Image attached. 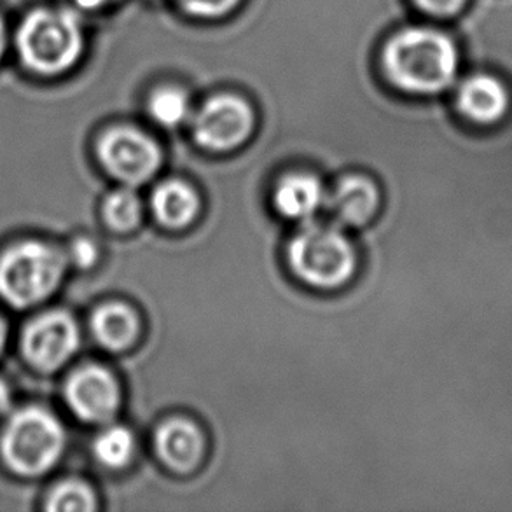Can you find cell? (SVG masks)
<instances>
[{"label":"cell","mask_w":512,"mask_h":512,"mask_svg":"<svg viewBox=\"0 0 512 512\" xmlns=\"http://www.w3.org/2000/svg\"><path fill=\"white\" fill-rule=\"evenodd\" d=\"M112 0H76V4L83 9H100L105 4H109Z\"/></svg>","instance_id":"cb8c5ba5"},{"label":"cell","mask_w":512,"mask_h":512,"mask_svg":"<svg viewBox=\"0 0 512 512\" xmlns=\"http://www.w3.org/2000/svg\"><path fill=\"white\" fill-rule=\"evenodd\" d=\"M457 98L460 112L478 125L499 123L511 107L506 84L490 74H476L465 79Z\"/></svg>","instance_id":"30bf717a"},{"label":"cell","mask_w":512,"mask_h":512,"mask_svg":"<svg viewBox=\"0 0 512 512\" xmlns=\"http://www.w3.org/2000/svg\"><path fill=\"white\" fill-rule=\"evenodd\" d=\"M79 346L76 322L65 313L53 312L34 320L23 334V352L39 371H56L69 362Z\"/></svg>","instance_id":"ba28073f"},{"label":"cell","mask_w":512,"mask_h":512,"mask_svg":"<svg viewBox=\"0 0 512 512\" xmlns=\"http://www.w3.org/2000/svg\"><path fill=\"white\" fill-rule=\"evenodd\" d=\"M149 112L160 125L179 126L189 114V100L186 93L177 88H161L149 100Z\"/></svg>","instance_id":"ac0fdd59"},{"label":"cell","mask_w":512,"mask_h":512,"mask_svg":"<svg viewBox=\"0 0 512 512\" xmlns=\"http://www.w3.org/2000/svg\"><path fill=\"white\" fill-rule=\"evenodd\" d=\"M179 2L187 13L203 16V18L222 16L238 4V0H179Z\"/></svg>","instance_id":"ffe728a7"},{"label":"cell","mask_w":512,"mask_h":512,"mask_svg":"<svg viewBox=\"0 0 512 512\" xmlns=\"http://www.w3.org/2000/svg\"><path fill=\"white\" fill-rule=\"evenodd\" d=\"M156 451L168 469L179 474L193 472L203 458V436L194 423L175 418L163 423L156 432Z\"/></svg>","instance_id":"8fae6325"},{"label":"cell","mask_w":512,"mask_h":512,"mask_svg":"<svg viewBox=\"0 0 512 512\" xmlns=\"http://www.w3.org/2000/svg\"><path fill=\"white\" fill-rule=\"evenodd\" d=\"M151 205L156 219L170 229L186 228L200 212L198 194L180 180H167L158 186Z\"/></svg>","instance_id":"5bb4252c"},{"label":"cell","mask_w":512,"mask_h":512,"mask_svg":"<svg viewBox=\"0 0 512 512\" xmlns=\"http://www.w3.org/2000/svg\"><path fill=\"white\" fill-rule=\"evenodd\" d=\"M67 259L44 243H21L0 259V296L16 308L48 298L62 282Z\"/></svg>","instance_id":"3957f363"},{"label":"cell","mask_w":512,"mask_h":512,"mask_svg":"<svg viewBox=\"0 0 512 512\" xmlns=\"http://www.w3.org/2000/svg\"><path fill=\"white\" fill-rule=\"evenodd\" d=\"M6 42V25H4V21H2V18H0V58L4 56V53H6Z\"/></svg>","instance_id":"d4e9b609"},{"label":"cell","mask_w":512,"mask_h":512,"mask_svg":"<svg viewBox=\"0 0 512 512\" xmlns=\"http://www.w3.org/2000/svg\"><path fill=\"white\" fill-rule=\"evenodd\" d=\"M91 327L100 345L118 352L137 340L139 319L132 308L121 303H111L98 308L91 320Z\"/></svg>","instance_id":"9a60e30c"},{"label":"cell","mask_w":512,"mask_h":512,"mask_svg":"<svg viewBox=\"0 0 512 512\" xmlns=\"http://www.w3.org/2000/svg\"><path fill=\"white\" fill-rule=\"evenodd\" d=\"M289 264L305 284L334 289L355 270V254L345 235L331 226L306 224L289 243Z\"/></svg>","instance_id":"277c9868"},{"label":"cell","mask_w":512,"mask_h":512,"mask_svg":"<svg viewBox=\"0 0 512 512\" xmlns=\"http://www.w3.org/2000/svg\"><path fill=\"white\" fill-rule=\"evenodd\" d=\"M273 200L278 212L287 219L308 221L324 205L326 193L315 177L306 173H296L287 175L278 182Z\"/></svg>","instance_id":"4fadbf2b"},{"label":"cell","mask_w":512,"mask_h":512,"mask_svg":"<svg viewBox=\"0 0 512 512\" xmlns=\"http://www.w3.org/2000/svg\"><path fill=\"white\" fill-rule=\"evenodd\" d=\"M4 341H6V324L0 319V352L4 348Z\"/></svg>","instance_id":"484cf974"},{"label":"cell","mask_w":512,"mask_h":512,"mask_svg":"<svg viewBox=\"0 0 512 512\" xmlns=\"http://www.w3.org/2000/svg\"><path fill=\"white\" fill-rule=\"evenodd\" d=\"M98 154L105 170L130 187L147 182L161 165L160 147L156 142L126 126L105 133Z\"/></svg>","instance_id":"8992f818"},{"label":"cell","mask_w":512,"mask_h":512,"mask_svg":"<svg viewBox=\"0 0 512 512\" xmlns=\"http://www.w3.org/2000/svg\"><path fill=\"white\" fill-rule=\"evenodd\" d=\"M70 409L84 422L105 423L119 408L118 381L102 367L79 369L67 383Z\"/></svg>","instance_id":"9c48e42d"},{"label":"cell","mask_w":512,"mask_h":512,"mask_svg":"<svg viewBox=\"0 0 512 512\" xmlns=\"http://www.w3.org/2000/svg\"><path fill=\"white\" fill-rule=\"evenodd\" d=\"M97 257V245L88 238H79L70 247V261L79 268H90L97 261Z\"/></svg>","instance_id":"44dd1931"},{"label":"cell","mask_w":512,"mask_h":512,"mask_svg":"<svg viewBox=\"0 0 512 512\" xmlns=\"http://www.w3.org/2000/svg\"><path fill=\"white\" fill-rule=\"evenodd\" d=\"M11 402H13L11 392H9L6 383L0 380V415L7 413V409L11 408Z\"/></svg>","instance_id":"603a6c76"},{"label":"cell","mask_w":512,"mask_h":512,"mask_svg":"<svg viewBox=\"0 0 512 512\" xmlns=\"http://www.w3.org/2000/svg\"><path fill=\"white\" fill-rule=\"evenodd\" d=\"M254 128V112L235 95L210 98L193 119L194 140L208 151H231L243 144Z\"/></svg>","instance_id":"52a82bcc"},{"label":"cell","mask_w":512,"mask_h":512,"mask_svg":"<svg viewBox=\"0 0 512 512\" xmlns=\"http://www.w3.org/2000/svg\"><path fill=\"white\" fill-rule=\"evenodd\" d=\"M105 222L114 231L128 233L139 226L142 219V203L132 189H119L107 196L104 203Z\"/></svg>","instance_id":"e0dca14e"},{"label":"cell","mask_w":512,"mask_h":512,"mask_svg":"<svg viewBox=\"0 0 512 512\" xmlns=\"http://www.w3.org/2000/svg\"><path fill=\"white\" fill-rule=\"evenodd\" d=\"M378 189L366 177H346L327 198L334 221L343 226H362L378 208Z\"/></svg>","instance_id":"7c38bea8"},{"label":"cell","mask_w":512,"mask_h":512,"mask_svg":"<svg viewBox=\"0 0 512 512\" xmlns=\"http://www.w3.org/2000/svg\"><path fill=\"white\" fill-rule=\"evenodd\" d=\"M63 444L62 425L55 416L46 409L25 408L7 423L2 455L14 472L39 476L60 460Z\"/></svg>","instance_id":"5b68a950"},{"label":"cell","mask_w":512,"mask_h":512,"mask_svg":"<svg viewBox=\"0 0 512 512\" xmlns=\"http://www.w3.org/2000/svg\"><path fill=\"white\" fill-rule=\"evenodd\" d=\"M16 46L28 70L37 76H60L83 53V28L67 9H35L21 21Z\"/></svg>","instance_id":"7a4b0ae2"},{"label":"cell","mask_w":512,"mask_h":512,"mask_svg":"<svg viewBox=\"0 0 512 512\" xmlns=\"http://www.w3.org/2000/svg\"><path fill=\"white\" fill-rule=\"evenodd\" d=\"M423 11L436 16H451L464 7L467 0H416Z\"/></svg>","instance_id":"7402d4cb"},{"label":"cell","mask_w":512,"mask_h":512,"mask_svg":"<svg viewBox=\"0 0 512 512\" xmlns=\"http://www.w3.org/2000/svg\"><path fill=\"white\" fill-rule=\"evenodd\" d=\"M49 511L88 512L95 509V497L88 486L77 481H69L58 486L51 493L48 502Z\"/></svg>","instance_id":"d6986e66"},{"label":"cell","mask_w":512,"mask_h":512,"mask_svg":"<svg viewBox=\"0 0 512 512\" xmlns=\"http://www.w3.org/2000/svg\"><path fill=\"white\" fill-rule=\"evenodd\" d=\"M95 455L98 462L111 469L125 467L132 460L133 450H135V439L133 434L126 427H109L104 430L95 441Z\"/></svg>","instance_id":"2e32d148"},{"label":"cell","mask_w":512,"mask_h":512,"mask_svg":"<svg viewBox=\"0 0 512 512\" xmlns=\"http://www.w3.org/2000/svg\"><path fill=\"white\" fill-rule=\"evenodd\" d=\"M385 69L402 90L439 93L457 76V46L443 32L408 28L388 42Z\"/></svg>","instance_id":"6da1fadb"}]
</instances>
